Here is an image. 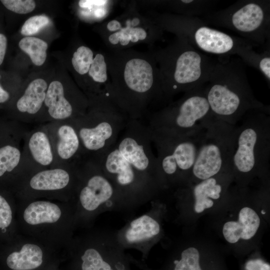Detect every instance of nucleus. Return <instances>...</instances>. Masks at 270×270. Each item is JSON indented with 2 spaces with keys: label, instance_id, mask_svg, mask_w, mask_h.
<instances>
[{
  "label": "nucleus",
  "instance_id": "obj_7",
  "mask_svg": "<svg viewBox=\"0 0 270 270\" xmlns=\"http://www.w3.org/2000/svg\"><path fill=\"white\" fill-rule=\"evenodd\" d=\"M78 180L73 200L76 228L90 227L100 212L126 206L115 186L92 158L80 161Z\"/></svg>",
  "mask_w": 270,
  "mask_h": 270
},
{
  "label": "nucleus",
  "instance_id": "obj_4",
  "mask_svg": "<svg viewBox=\"0 0 270 270\" xmlns=\"http://www.w3.org/2000/svg\"><path fill=\"white\" fill-rule=\"evenodd\" d=\"M152 54L168 104L176 94L204 86L214 63L210 57L178 35L166 47Z\"/></svg>",
  "mask_w": 270,
  "mask_h": 270
},
{
  "label": "nucleus",
  "instance_id": "obj_35",
  "mask_svg": "<svg viewBox=\"0 0 270 270\" xmlns=\"http://www.w3.org/2000/svg\"><path fill=\"white\" fill-rule=\"evenodd\" d=\"M7 39L2 34H0V66L2 63L6 52Z\"/></svg>",
  "mask_w": 270,
  "mask_h": 270
},
{
  "label": "nucleus",
  "instance_id": "obj_9",
  "mask_svg": "<svg viewBox=\"0 0 270 270\" xmlns=\"http://www.w3.org/2000/svg\"><path fill=\"white\" fill-rule=\"evenodd\" d=\"M164 30L184 38L196 50L220 56H237L242 49L256 44L208 25L199 17L168 13L152 14Z\"/></svg>",
  "mask_w": 270,
  "mask_h": 270
},
{
  "label": "nucleus",
  "instance_id": "obj_11",
  "mask_svg": "<svg viewBox=\"0 0 270 270\" xmlns=\"http://www.w3.org/2000/svg\"><path fill=\"white\" fill-rule=\"evenodd\" d=\"M212 118L204 86L152 113L146 124L153 130L185 135L202 130Z\"/></svg>",
  "mask_w": 270,
  "mask_h": 270
},
{
  "label": "nucleus",
  "instance_id": "obj_5",
  "mask_svg": "<svg viewBox=\"0 0 270 270\" xmlns=\"http://www.w3.org/2000/svg\"><path fill=\"white\" fill-rule=\"evenodd\" d=\"M17 223L22 234L58 250H66L74 236V202L47 199L19 200Z\"/></svg>",
  "mask_w": 270,
  "mask_h": 270
},
{
  "label": "nucleus",
  "instance_id": "obj_6",
  "mask_svg": "<svg viewBox=\"0 0 270 270\" xmlns=\"http://www.w3.org/2000/svg\"><path fill=\"white\" fill-rule=\"evenodd\" d=\"M236 126L232 172L248 177L268 168L270 160V110H253Z\"/></svg>",
  "mask_w": 270,
  "mask_h": 270
},
{
  "label": "nucleus",
  "instance_id": "obj_17",
  "mask_svg": "<svg viewBox=\"0 0 270 270\" xmlns=\"http://www.w3.org/2000/svg\"><path fill=\"white\" fill-rule=\"evenodd\" d=\"M6 262L11 270H39L58 250L30 236L18 234L12 240Z\"/></svg>",
  "mask_w": 270,
  "mask_h": 270
},
{
  "label": "nucleus",
  "instance_id": "obj_8",
  "mask_svg": "<svg viewBox=\"0 0 270 270\" xmlns=\"http://www.w3.org/2000/svg\"><path fill=\"white\" fill-rule=\"evenodd\" d=\"M88 101L86 114L72 120L86 158L100 154L114 144L128 120L106 96Z\"/></svg>",
  "mask_w": 270,
  "mask_h": 270
},
{
  "label": "nucleus",
  "instance_id": "obj_27",
  "mask_svg": "<svg viewBox=\"0 0 270 270\" xmlns=\"http://www.w3.org/2000/svg\"><path fill=\"white\" fill-rule=\"evenodd\" d=\"M14 204L2 194H0V232L14 239L18 234V226L14 218Z\"/></svg>",
  "mask_w": 270,
  "mask_h": 270
},
{
  "label": "nucleus",
  "instance_id": "obj_3",
  "mask_svg": "<svg viewBox=\"0 0 270 270\" xmlns=\"http://www.w3.org/2000/svg\"><path fill=\"white\" fill-rule=\"evenodd\" d=\"M246 70L238 56H220L214 61L204 92L215 118L236 126L251 110H270L255 97Z\"/></svg>",
  "mask_w": 270,
  "mask_h": 270
},
{
  "label": "nucleus",
  "instance_id": "obj_31",
  "mask_svg": "<svg viewBox=\"0 0 270 270\" xmlns=\"http://www.w3.org/2000/svg\"><path fill=\"white\" fill-rule=\"evenodd\" d=\"M200 254L194 248L190 247L183 250L181 259L175 260L174 270H202L199 264Z\"/></svg>",
  "mask_w": 270,
  "mask_h": 270
},
{
  "label": "nucleus",
  "instance_id": "obj_33",
  "mask_svg": "<svg viewBox=\"0 0 270 270\" xmlns=\"http://www.w3.org/2000/svg\"><path fill=\"white\" fill-rule=\"evenodd\" d=\"M8 10L19 14H26L36 8V2L32 0H2L0 1Z\"/></svg>",
  "mask_w": 270,
  "mask_h": 270
},
{
  "label": "nucleus",
  "instance_id": "obj_13",
  "mask_svg": "<svg viewBox=\"0 0 270 270\" xmlns=\"http://www.w3.org/2000/svg\"><path fill=\"white\" fill-rule=\"evenodd\" d=\"M236 126L214 118L206 122L204 136L191 176L204 180L231 170Z\"/></svg>",
  "mask_w": 270,
  "mask_h": 270
},
{
  "label": "nucleus",
  "instance_id": "obj_28",
  "mask_svg": "<svg viewBox=\"0 0 270 270\" xmlns=\"http://www.w3.org/2000/svg\"><path fill=\"white\" fill-rule=\"evenodd\" d=\"M18 46L28 55L36 66H40L45 62L48 45L44 40L36 37L26 36L20 40Z\"/></svg>",
  "mask_w": 270,
  "mask_h": 270
},
{
  "label": "nucleus",
  "instance_id": "obj_18",
  "mask_svg": "<svg viewBox=\"0 0 270 270\" xmlns=\"http://www.w3.org/2000/svg\"><path fill=\"white\" fill-rule=\"evenodd\" d=\"M42 124L50 140L55 166L76 164L84 158L80 138L72 120Z\"/></svg>",
  "mask_w": 270,
  "mask_h": 270
},
{
  "label": "nucleus",
  "instance_id": "obj_25",
  "mask_svg": "<svg viewBox=\"0 0 270 270\" xmlns=\"http://www.w3.org/2000/svg\"><path fill=\"white\" fill-rule=\"evenodd\" d=\"M218 176L200 181L193 188L195 200L194 210L200 213L214 205L212 200H218L221 196L222 186L218 182Z\"/></svg>",
  "mask_w": 270,
  "mask_h": 270
},
{
  "label": "nucleus",
  "instance_id": "obj_15",
  "mask_svg": "<svg viewBox=\"0 0 270 270\" xmlns=\"http://www.w3.org/2000/svg\"><path fill=\"white\" fill-rule=\"evenodd\" d=\"M103 26V35L107 46L114 50H124L140 43L152 44L158 40L164 30L152 14H140L134 6Z\"/></svg>",
  "mask_w": 270,
  "mask_h": 270
},
{
  "label": "nucleus",
  "instance_id": "obj_16",
  "mask_svg": "<svg viewBox=\"0 0 270 270\" xmlns=\"http://www.w3.org/2000/svg\"><path fill=\"white\" fill-rule=\"evenodd\" d=\"M89 101L83 95L68 97L62 84L58 80L48 86L40 124L72 120L84 114Z\"/></svg>",
  "mask_w": 270,
  "mask_h": 270
},
{
  "label": "nucleus",
  "instance_id": "obj_23",
  "mask_svg": "<svg viewBox=\"0 0 270 270\" xmlns=\"http://www.w3.org/2000/svg\"><path fill=\"white\" fill-rule=\"evenodd\" d=\"M27 173L22 146L9 144L0 148V178L12 174L14 186Z\"/></svg>",
  "mask_w": 270,
  "mask_h": 270
},
{
  "label": "nucleus",
  "instance_id": "obj_26",
  "mask_svg": "<svg viewBox=\"0 0 270 270\" xmlns=\"http://www.w3.org/2000/svg\"><path fill=\"white\" fill-rule=\"evenodd\" d=\"M253 46H248L242 50L237 55L242 62L258 70L270 83V48H266L261 52L253 50Z\"/></svg>",
  "mask_w": 270,
  "mask_h": 270
},
{
  "label": "nucleus",
  "instance_id": "obj_29",
  "mask_svg": "<svg viewBox=\"0 0 270 270\" xmlns=\"http://www.w3.org/2000/svg\"><path fill=\"white\" fill-rule=\"evenodd\" d=\"M96 54L85 46H78L74 52L72 64L75 71L80 75L88 74Z\"/></svg>",
  "mask_w": 270,
  "mask_h": 270
},
{
  "label": "nucleus",
  "instance_id": "obj_19",
  "mask_svg": "<svg viewBox=\"0 0 270 270\" xmlns=\"http://www.w3.org/2000/svg\"><path fill=\"white\" fill-rule=\"evenodd\" d=\"M22 142L27 174L55 166L50 140L42 124L30 131L26 132Z\"/></svg>",
  "mask_w": 270,
  "mask_h": 270
},
{
  "label": "nucleus",
  "instance_id": "obj_12",
  "mask_svg": "<svg viewBox=\"0 0 270 270\" xmlns=\"http://www.w3.org/2000/svg\"><path fill=\"white\" fill-rule=\"evenodd\" d=\"M149 130L152 146L156 150V157L163 184L176 182L191 175L204 136L205 126L185 135Z\"/></svg>",
  "mask_w": 270,
  "mask_h": 270
},
{
  "label": "nucleus",
  "instance_id": "obj_1",
  "mask_svg": "<svg viewBox=\"0 0 270 270\" xmlns=\"http://www.w3.org/2000/svg\"><path fill=\"white\" fill-rule=\"evenodd\" d=\"M152 146L146 124L128 119L114 144L89 158L114 184L126 206L148 200L163 184Z\"/></svg>",
  "mask_w": 270,
  "mask_h": 270
},
{
  "label": "nucleus",
  "instance_id": "obj_34",
  "mask_svg": "<svg viewBox=\"0 0 270 270\" xmlns=\"http://www.w3.org/2000/svg\"><path fill=\"white\" fill-rule=\"evenodd\" d=\"M246 270H270L269 264L261 260H249L246 265Z\"/></svg>",
  "mask_w": 270,
  "mask_h": 270
},
{
  "label": "nucleus",
  "instance_id": "obj_2",
  "mask_svg": "<svg viewBox=\"0 0 270 270\" xmlns=\"http://www.w3.org/2000/svg\"><path fill=\"white\" fill-rule=\"evenodd\" d=\"M108 96L128 119L142 121L168 102L154 56L133 50L106 54Z\"/></svg>",
  "mask_w": 270,
  "mask_h": 270
},
{
  "label": "nucleus",
  "instance_id": "obj_22",
  "mask_svg": "<svg viewBox=\"0 0 270 270\" xmlns=\"http://www.w3.org/2000/svg\"><path fill=\"white\" fill-rule=\"evenodd\" d=\"M260 224L258 214L252 208L245 207L240 212L238 222H226L222 232L225 239L229 242H236L240 238L249 240L256 234Z\"/></svg>",
  "mask_w": 270,
  "mask_h": 270
},
{
  "label": "nucleus",
  "instance_id": "obj_30",
  "mask_svg": "<svg viewBox=\"0 0 270 270\" xmlns=\"http://www.w3.org/2000/svg\"><path fill=\"white\" fill-rule=\"evenodd\" d=\"M112 3V1L106 0H80L78 4L81 8L92 11L95 19L101 20L107 17Z\"/></svg>",
  "mask_w": 270,
  "mask_h": 270
},
{
  "label": "nucleus",
  "instance_id": "obj_20",
  "mask_svg": "<svg viewBox=\"0 0 270 270\" xmlns=\"http://www.w3.org/2000/svg\"><path fill=\"white\" fill-rule=\"evenodd\" d=\"M160 230L158 222L148 212L130 221L116 236L123 248L143 250L148 248Z\"/></svg>",
  "mask_w": 270,
  "mask_h": 270
},
{
  "label": "nucleus",
  "instance_id": "obj_21",
  "mask_svg": "<svg viewBox=\"0 0 270 270\" xmlns=\"http://www.w3.org/2000/svg\"><path fill=\"white\" fill-rule=\"evenodd\" d=\"M48 85L40 78L32 81L16 103L18 119L22 122L40 124Z\"/></svg>",
  "mask_w": 270,
  "mask_h": 270
},
{
  "label": "nucleus",
  "instance_id": "obj_24",
  "mask_svg": "<svg viewBox=\"0 0 270 270\" xmlns=\"http://www.w3.org/2000/svg\"><path fill=\"white\" fill-rule=\"evenodd\" d=\"M217 2L212 0H180L160 1L158 4L169 12L168 14L198 17L212 12Z\"/></svg>",
  "mask_w": 270,
  "mask_h": 270
},
{
  "label": "nucleus",
  "instance_id": "obj_14",
  "mask_svg": "<svg viewBox=\"0 0 270 270\" xmlns=\"http://www.w3.org/2000/svg\"><path fill=\"white\" fill-rule=\"evenodd\" d=\"M78 162L56 166L25 174L14 186L18 198L73 202L78 180Z\"/></svg>",
  "mask_w": 270,
  "mask_h": 270
},
{
  "label": "nucleus",
  "instance_id": "obj_10",
  "mask_svg": "<svg viewBox=\"0 0 270 270\" xmlns=\"http://www.w3.org/2000/svg\"><path fill=\"white\" fill-rule=\"evenodd\" d=\"M202 18L207 24L230 30L257 46H270V0H239Z\"/></svg>",
  "mask_w": 270,
  "mask_h": 270
},
{
  "label": "nucleus",
  "instance_id": "obj_32",
  "mask_svg": "<svg viewBox=\"0 0 270 270\" xmlns=\"http://www.w3.org/2000/svg\"><path fill=\"white\" fill-rule=\"evenodd\" d=\"M50 22L49 18L44 15H36L28 18L22 25L20 32L29 36L36 34Z\"/></svg>",
  "mask_w": 270,
  "mask_h": 270
},
{
  "label": "nucleus",
  "instance_id": "obj_36",
  "mask_svg": "<svg viewBox=\"0 0 270 270\" xmlns=\"http://www.w3.org/2000/svg\"><path fill=\"white\" fill-rule=\"evenodd\" d=\"M1 76L0 75V78ZM10 98V94L0 85V104L6 102Z\"/></svg>",
  "mask_w": 270,
  "mask_h": 270
}]
</instances>
